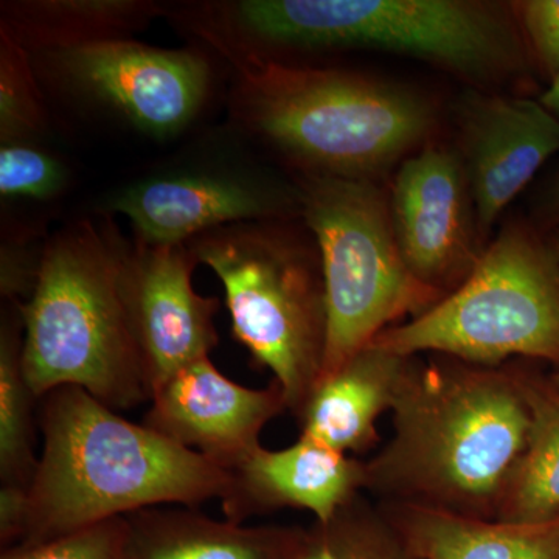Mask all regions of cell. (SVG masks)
<instances>
[{"instance_id": "obj_21", "label": "cell", "mask_w": 559, "mask_h": 559, "mask_svg": "<svg viewBox=\"0 0 559 559\" xmlns=\"http://www.w3.org/2000/svg\"><path fill=\"white\" fill-rule=\"evenodd\" d=\"M24 323L17 308L7 311L0 329V480L2 487L31 488L38 468L33 403L36 399L22 366Z\"/></svg>"}, {"instance_id": "obj_19", "label": "cell", "mask_w": 559, "mask_h": 559, "mask_svg": "<svg viewBox=\"0 0 559 559\" xmlns=\"http://www.w3.org/2000/svg\"><path fill=\"white\" fill-rule=\"evenodd\" d=\"M168 5L146 0H24L2 2V33L31 55L131 39Z\"/></svg>"}, {"instance_id": "obj_24", "label": "cell", "mask_w": 559, "mask_h": 559, "mask_svg": "<svg viewBox=\"0 0 559 559\" xmlns=\"http://www.w3.org/2000/svg\"><path fill=\"white\" fill-rule=\"evenodd\" d=\"M69 171L35 142L0 146V197L3 200L50 201L64 191Z\"/></svg>"}, {"instance_id": "obj_23", "label": "cell", "mask_w": 559, "mask_h": 559, "mask_svg": "<svg viewBox=\"0 0 559 559\" xmlns=\"http://www.w3.org/2000/svg\"><path fill=\"white\" fill-rule=\"evenodd\" d=\"M32 55L0 32V142H33L47 114Z\"/></svg>"}, {"instance_id": "obj_2", "label": "cell", "mask_w": 559, "mask_h": 559, "mask_svg": "<svg viewBox=\"0 0 559 559\" xmlns=\"http://www.w3.org/2000/svg\"><path fill=\"white\" fill-rule=\"evenodd\" d=\"M175 20L235 66L282 51L366 49L417 58L471 81L524 66L506 9L477 0H237L180 5Z\"/></svg>"}, {"instance_id": "obj_22", "label": "cell", "mask_w": 559, "mask_h": 559, "mask_svg": "<svg viewBox=\"0 0 559 559\" xmlns=\"http://www.w3.org/2000/svg\"><path fill=\"white\" fill-rule=\"evenodd\" d=\"M297 559H417L378 503L359 495L329 521L305 528Z\"/></svg>"}, {"instance_id": "obj_4", "label": "cell", "mask_w": 559, "mask_h": 559, "mask_svg": "<svg viewBox=\"0 0 559 559\" xmlns=\"http://www.w3.org/2000/svg\"><path fill=\"white\" fill-rule=\"evenodd\" d=\"M237 69L235 117L307 176L377 180L436 124L428 98L403 84L286 61Z\"/></svg>"}, {"instance_id": "obj_20", "label": "cell", "mask_w": 559, "mask_h": 559, "mask_svg": "<svg viewBox=\"0 0 559 559\" xmlns=\"http://www.w3.org/2000/svg\"><path fill=\"white\" fill-rule=\"evenodd\" d=\"M516 366L527 401L528 436L496 520L514 524L559 521V389L549 373Z\"/></svg>"}, {"instance_id": "obj_10", "label": "cell", "mask_w": 559, "mask_h": 559, "mask_svg": "<svg viewBox=\"0 0 559 559\" xmlns=\"http://www.w3.org/2000/svg\"><path fill=\"white\" fill-rule=\"evenodd\" d=\"M389 204L401 255L412 274L443 296L462 285L485 248L457 151L426 146L404 159Z\"/></svg>"}, {"instance_id": "obj_30", "label": "cell", "mask_w": 559, "mask_h": 559, "mask_svg": "<svg viewBox=\"0 0 559 559\" xmlns=\"http://www.w3.org/2000/svg\"><path fill=\"white\" fill-rule=\"evenodd\" d=\"M551 246H554L555 252H557L558 259H559V231L557 237L554 238V242H551ZM550 380L554 382L555 385L559 389V369L551 371Z\"/></svg>"}, {"instance_id": "obj_13", "label": "cell", "mask_w": 559, "mask_h": 559, "mask_svg": "<svg viewBox=\"0 0 559 559\" xmlns=\"http://www.w3.org/2000/svg\"><path fill=\"white\" fill-rule=\"evenodd\" d=\"M481 246L511 201L559 153V120L540 102L465 92L454 105Z\"/></svg>"}, {"instance_id": "obj_7", "label": "cell", "mask_w": 559, "mask_h": 559, "mask_svg": "<svg viewBox=\"0 0 559 559\" xmlns=\"http://www.w3.org/2000/svg\"><path fill=\"white\" fill-rule=\"evenodd\" d=\"M380 347L499 367L524 358L559 369V259L524 224L487 245L474 270L433 307L382 331Z\"/></svg>"}, {"instance_id": "obj_14", "label": "cell", "mask_w": 559, "mask_h": 559, "mask_svg": "<svg viewBox=\"0 0 559 559\" xmlns=\"http://www.w3.org/2000/svg\"><path fill=\"white\" fill-rule=\"evenodd\" d=\"M286 409L277 382L245 388L224 377L207 356L153 393L143 425L229 471L261 447V430Z\"/></svg>"}, {"instance_id": "obj_16", "label": "cell", "mask_w": 559, "mask_h": 559, "mask_svg": "<svg viewBox=\"0 0 559 559\" xmlns=\"http://www.w3.org/2000/svg\"><path fill=\"white\" fill-rule=\"evenodd\" d=\"M409 359L370 342L322 374L297 412L300 436L355 457L373 450L378 418L392 411Z\"/></svg>"}, {"instance_id": "obj_11", "label": "cell", "mask_w": 559, "mask_h": 559, "mask_svg": "<svg viewBox=\"0 0 559 559\" xmlns=\"http://www.w3.org/2000/svg\"><path fill=\"white\" fill-rule=\"evenodd\" d=\"M189 245L127 246L123 297L138 344L150 400L183 367L218 345L215 318L219 300L202 297L191 277L198 266Z\"/></svg>"}, {"instance_id": "obj_25", "label": "cell", "mask_w": 559, "mask_h": 559, "mask_svg": "<svg viewBox=\"0 0 559 559\" xmlns=\"http://www.w3.org/2000/svg\"><path fill=\"white\" fill-rule=\"evenodd\" d=\"M0 559H132L127 516L2 549Z\"/></svg>"}, {"instance_id": "obj_1", "label": "cell", "mask_w": 559, "mask_h": 559, "mask_svg": "<svg viewBox=\"0 0 559 559\" xmlns=\"http://www.w3.org/2000/svg\"><path fill=\"white\" fill-rule=\"evenodd\" d=\"M428 356L407 364L392 437L367 460L364 491L378 503L496 520L528 436L518 366Z\"/></svg>"}, {"instance_id": "obj_27", "label": "cell", "mask_w": 559, "mask_h": 559, "mask_svg": "<svg viewBox=\"0 0 559 559\" xmlns=\"http://www.w3.org/2000/svg\"><path fill=\"white\" fill-rule=\"evenodd\" d=\"M28 489L2 487L0 489V543L2 549L17 546L25 539L28 528Z\"/></svg>"}, {"instance_id": "obj_15", "label": "cell", "mask_w": 559, "mask_h": 559, "mask_svg": "<svg viewBox=\"0 0 559 559\" xmlns=\"http://www.w3.org/2000/svg\"><path fill=\"white\" fill-rule=\"evenodd\" d=\"M227 473L221 503L235 524L282 509L310 511L325 522L366 488L364 460L301 436L283 450L259 447Z\"/></svg>"}, {"instance_id": "obj_29", "label": "cell", "mask_w": 559, "mask_h": 559, "mask_svg": "<svg viewBox=\"0 0 559 559\" xmlns=\"http://www.w3.org/2000/svg\"><path fill=\"white\" fill-rule=\"evenodd\" d=\"M547 210H549L550 219L555 221V223H559V178L554 189L550 191V201L549 205H547Z\"/></svg>"}, {"instance_id": "obj_26", "label": "cell", "mask_w": 559, "mask_h": 559, "mask_svg": "<svg viewBox=\"0 0 559 559\" xmlns=\"http://www.w3.org/2000/svg\"><path fill=\"white\" fill-rule=\"evenodd\" d=\"M520 16L533 53L554 80L559 73V0L521 2Z\"/></svg>"}, {"instance_id": "obj_8", "label": "cell", "mask_w": 559, "mask_h": 559, "mask_svg": "<svg viewBox=\"0 0 559 559\" xmlns=\"http://www.w3.org/2000/svg\"><path fill=\"white\" fill-rule=\"evenodd\" d=\"M299 197L300 215L314 237L325 280V374L393 322L429 310L443 294L407 267L393 230L389 194L377 180L308 175Z\"/></svg>"}, {"instance_id": "obj_17", "label": "cell", "mask_w": 559, "mask_h": 559, "mask_svg": "<svg viewBox=\"0 0 559 559\" xmlns=\"http://www.w3.org/2000/svg\"><path fill=\"white\" fill-rule=\"evenodd\" d=\"M132 559H297L305 528L246 527L193 509H148L127 516Z\"/></svg>"}, {"instance_id": "obj_18", "label": "cell", "mask_w": 559, "mask_h": 559, "mask_svg": "<svg viewBox=\"0 0 559 559\" xmlns=\"http://www.w3.org/2000/svg\"><path fill=\"white\" fill-rule=\"evenodd\" d=\"M378 506L417 559H559V521L514 524L409 503Z\"/></svg>"}, {"instance_id": "obj_3", "label": "cell", "mask_w": 559, "mask_h": 559, "mask_svg": "<svg viewBox=\"0 0 559 559\" xmlns=\"http://www.w3.org/2000/svg\"><path fill=\"white\" fill-rule=\"evenodd\" d=\"M44 436L24 543L165 506L223 499L229 473L80 388L43 396Z\"/></svg>"}, {"instance_id": "obj_28", "label": "cell", "mask_w": 559, "mask_h": 559, "mask_svg": "<svg viewBox=\"0 0 559 559\" xmlns=\"http://www.w3.org/2000/svg\"><path fill=\"white\" fill-rule=\"evenodd\" d=\"M540 105L559 120V73L551 80L549 90L544 92L539 98Z\"/></svg>"}, {"instance_id": "obj_5", "label": "cell", "mask_w": 559, "mask_h": 559, "mask_svg": "<svg viewBox=\"0 0 559 559\" xmlns=\"http://www.w3.org/2000/svg\"><path fill=\"white\" fill-rule=\"evenodd\" d=\"M127 246L90 221L44 245L32 296L14 305L24 323L22 366L36 399L72 385L114 411L150 400L124 305Z\"/></svg>"}, {"instance_id": "obj_9", "label": "cell", "mask_w": 559, "mask_h": 559, "mask_svg": "<svg viewBox=\"0 0 559 559\" xmlns=\"http://www.w3.org/2000/svg\"><path fill=\"white\" fill-rule=\"evenodd\" d=\"M32 57L36 73L60 90L109 109L151 138L189 127L209 94L210 66L194 50L116 39Z\"/></svg>"}, {"instance_id": "obj_6", "label": "cell", "mask_w": 559, "mask_h": 559, "mask_svg": "<svg viewBox=\"0 0 559 559\" xmlns=\"http://www.w3.org/2000/svg\"><path fill=\"white\" fill-rule=\"evenodd\" d=\"M275 221L231 224L187 245L223 283L235 340L253 366L272 371L297 415L325 360V280L319 249Z\"/></svg>"}, {"instance_id": "obj_12", "label": "cell", "mask_w": 559, "mask_h": 559, "mask_svg": "<svg viewBox=\"0 0 559 559\" xmlns=\"http://www.w3.org/2000/svg\"><path fill=\"white\" fill-rule=\"evenodd\" d=\"M108 210L127 216L138 241L150 246L186 245L219 227L301 213L299 190L226 168H190L139 180L114 194Z\"/></svg>"}]
</instances>
